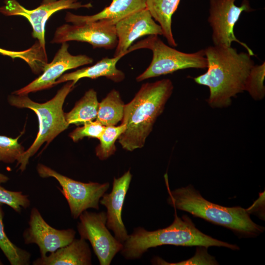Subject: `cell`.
Instances as JSON below:
<instances>
[{
    "mask_svg": "<svg viewBox=\"0 0 265 265\" xmlns=\"http://www.w3.org/2000/svg\"><path fill=\"white\" fill-rule=\"evenodd\" d=\"M75 84L68 81L57 92L51 100L38 103L30 99L27 95H19L12 94L8 97L9 104L18 108H26L33 110L37 115L39 121V131L30 147L25 151L17 161L19 170L24 171L29 159L46 142H51L60 133L67 129L69 125L67 122L63 106L69 93Z\"/></svg>",
    "mask_w": 265,
    "mask_h": 265,
    "instance_id": "5b68a950",
    "label": "cell"
},
{
    "mask_svg": "<svg viewBox=\"0 0 265 265\" xmlns=\"http://www.w3.org/2000/svg\"><path fill=\"white\" fill-rule=\"evenodd\" d=\"M174 86L168 79L143 84L132 100L125 105L121 124L126 126L118 138L122 148L128 151L141 148L162 113Z\"/></svg>",
    "mask_w": 265,
    "mask_h": 265,
    "instance_id": "7a4b0ae2",
    "label": "cell"
},
{
    "mask_svg": "<svg viewBox=\"0 0 265 265\" xmlns=\"http://www.w3.org/2000/svg\"><path fill=\"white\" fill-rule=\"evenodd\" d=\"M181 0H145L146 8L161 26L169 45L177 46L172 30V18Z\"/></svg>",
    "mask_w": 265,
    "mask_h": 265,
    "instance_id": "d6986e66",
    "label": "cell"
},
{
    "mask_svg": "<svg viewBox=\"0 0 265 265\" xmlns=\"http://www.w3.org/2000/svg\"><path fill=\"white\" fill-rule=\"evenodd\" d=\"M0 54L9 56L13 59H22L29 66L34 65L38 59V52L34 46L23 51H9L0 48Z\"/></svg>",
    "mask_w": 265,
    "mask_h": 265,
    "instance_id": "f1b7e54d",
    "label": "cell"
},
{
    "mask_svg": "<svg viewBox=\"0 0 265 265\" xmlns=\"http://www.w3.org/2000/svg\"><path fill=\"white\" fill-rule=\"evenodd\" d=\"M174 209V220L166 228L153 231L142 227L134 228L123 243L120 251L122 255L127 260L139 259L149 249L162 245L204 246L207 248L217 246L234 250L239 249L237 245L218 240L203 233L187 215L180 217Z\"/></svg>",
    "mask_w": 265,
    "mask_h": 265,
    "instance_id": "3957f363",
    "label": "cell"
},
{
    "mask_svg": "<svg viewBox=\"0 0 265 265\" xmlns=\"http://www.w3.org/2000/svg\"><path fill=\"white\" fill-rule=\"evenodd\" d=\"M145 8V0H112L108 6L95 14L82 16L67 12L65 20L73 24L101 21L115 25L129 15Z\"/></svg>",
    "mask_w": 265,
    "mask_h": 265,
    "instance_id": "2e32d148",
    "label": "cell"
},
{
    "mask_svg": "<svg viewBox=\"0 0 265 265\" xmlns=\"http://www.w3.org/2000/svg\"><path fill=\"white\" fill-rule=\"evenodd\" d=\"M99 104L96 91L93 89L88 90L74 108L65 113L67 122L69 125H80L93 121L97 117Z\"/></svg>",
    "mask_w": 265,
    "mask_h": 265,
    "instance_id": "ffe728a7",
    "label": "cell"
},
{
    "mask_svg": "<svg viewBox=\"0 0 265 265\" xmlns=\"http://www.w3.org/2000/svg\"><path fill=\"white\" fill-rule=\"evenodd\" d=\"M204 51L207 71L194 78V81L209 87L207 102L211 107H227L232 98L244 91L246 79L254 62L247 52L238 53L232 46H210Z\"/></svg>",
    "mask_w": 265,
    "mask_h": 265,
    "instance_id": "6da1fadb",
    "label": "cell"
},
{
    "mask_svg": "<svg viewBox=\"0 0 265 265\" xmlns=\"http://www.w3.org/2000/svg\"><path fill=\"white\" fill-rule=\"evenodd\" d=\"M132 178L130 170L118 178L114 177L111 192L105 193L100 200V203L107 209V228L113 231L114 237L122 244L129 236L122 221V211Z\"/></svg>",
    "mask_w": 265,
    "mask_h": 265,
    "instance_id": "9a60e30c",
    "label": "cell"
},
{
    "mask_svg": "<svg viewBox=\"0 0 265 265\" xmlns=\"http://www.w3.org/2000/svg\"><path fill=\"white\" fill-rule=\"evenodd\" d=\"M19 137L13 138L0 135V161L13 163L18 160L25 152L24 147L18 142Z\"/></svg>",
    "mask_w": 265,
    "mask_h": 265,
    "instance_id": "d4e9b609",
    "label": "cell"
},
{
    "mask_svg": "<svg viewBox=\"0 0 265 265\" xmlns=\"http://www.w3.org/2000/svg\"><path fill=\"white\" fill-rule=\"evenodd\" d=\"M124 106L119 91L113 89L99 103L96 120L105 127L115 126L123 119Z\"/></svg>",
    "mask_w": 265,
    "mask_h": 265,
    "instance_id": "44dd1931",
    "label": "cell"
},
{
    "mask_svg": "<svg viewBox=\"0 0 265 265\" xmlns=\"http://www.w3.org/2000/svg\"><path fill=\"white\" fill-rule=\"evenodd\" d=\"M79 218L77 229L80 238L89 240L101 265H109L115 255L122 250L123 244L108 230L106 212L86 210Z\"/></svg>",
    "mask_w": 265,
    "mask_h": 265,
    "instance_id": "9c48e42d",
    "label": "cell"
},
{
    "mask_svg": "<svg viewBox=\"0 0 265 265\" xmlns=\"http://www.w3.org/2000/svg\"><path fill=\"white\" fill-rule=\"evenodd\" d=\"M71 41L87 42L93 48L113 49L117 44L115 25L101 21L64 24L56 29L51 42L62 43Z\"/></svg>",
    "mask_w": 265,
    "mask_h": 265,
    "instance_id": "8fae6325",
    "label": "cell"
},
{
    "mask_svg": "<svg viewBox=\"0 0 265 265\" xmlns=\"http://www.w3.org/2000/svg\"><path fill=\"white\" fill-rule=\"evenodd\" d=\"M3 265L2 263L1 262V261L0 260V265Z\"/></svg>",
    "mask_w": 265,
    "mask_h": 265,
    "instance_id": "4dcf8cb0",
    "label": "cell"
},
{
    "mask_svg": "<svg viewBox=\"0 0 265 265\" xmlns=\"http://www.w3.org/2000/svg\"><path fill=\"white\" fill-rule=\"evenodd\" d=\"M76 231L73 229L58 230L51 226L43 218L38 210L31 211L28 227L23 233L25 244H36L41 256L47 255L64 247L75 238Z\"/></svg>",
    "mask_w": 265,
    "mask_h": 265,
    "instance_id": "7c38bea8",
    "label": "cell"
},
{
    "mask_svg": "<svg viewBox=\"0 0 265 265\" xmlns=\"http://www.w3.org/2000/svg\"><path fill=\"white\" fill-rule=\"evenodd\" d=\"M236 0H210L208 21L212 29L213 45L230 47L232 42H236L243 47L251 56H254L252 49L237 39L234 32V26L241 13L254 9L248 0H243L239 6L235 4Z\"/></svg>",
    "mask_w": 265,
    "mask_h": 265,
    "instance_id": "ba28073f",
    "label": "cell"
},
{
    "mask_svg": "<svg viewBox=\"0 0 265 265\" xmlns=\"http://www.w3.org/2000/svg\"><path fill=\"white\" fill-rule=\"evenodd\" d=\"M265 78V62L261 64L254 65L247 77L244 91H247L255 100L263 99L265 95L264 84Z\"/></svg>",
    "mask_w": 265,
    "mask_h": 265,
    "instance_id": "cb8c5ba5",
    "label": "cell"
},
{
    "mask_svg": "<svg viewBox=\"0 0 265 265\" xmlns=\"http://www.w3.org/2000/svg\"><path fill=\"white\" fill-rule=\"evenodd\" d=\"M140 49L152 51L153 57L149 66L136 78L137 82L180 70L207 68L204 49L193 53L182 52L166 45L158 35H150L137 42L128 49L127 53Z\"/></svg>",
    "mask_w": 265,
    "mask_h": 265,
    "instance_id": "8992f818",
    "label": "cell"
},
{
    "mask_svg": "<svg viewBox=\"0 0 265 265\" xmlns=\"http://www.w3.org/2000/svg\"><path fill=\"white\" fill-rule=\"evenodd\" d=\"M9 178L5 175L0 173V184L1 183H4L7 182Z\"/></svg>",
    "mask_w": 265,
    "mask_h": 265,
    "instance_id": "f546056e",
    "label": "cell"
},
{
    "mask_svg": "<svg viewBox=\"0 0 265 265\" xmlns=\"http://www.w3.org/2000/svg\"><path fill=\"white\" fill-rule=\"evenodd\" d=\"M37 171L41 178H54L59 183L60 192L66 199L74 219L88 209L99 210L100 200L109 187V183H82L64 176L42 164Z\"/></svg>",
    "mask_w": 265,
    "mask_h": 265,
    "instance_id": "52a82bcc",
    "label": "cell"
},
{
    "mask_svg": "<svg viewBox=\"0 0 265 265\" xmlns=\"http://www.w3.org/2000/svg\"><path fill=\"white\" fill-rule=\"evenodd\" d=\"M126 129V125L123 124L117 126L105 127L99 139L100 144L96 148V156L100 159L105 160L115 153V143Z\"/></svg>",
    "mask_w": 265,
    "mask_h": 265,
    "instance_id": "603a6c76",
    "label": "cell"
},
{
    "mask_svg": "<svg viewBox=\"0 0 265 265\" xmlns=\"http://www.w3.org/2000/svg\"><path fill=\"white\" fill-rule=\"evenodd\" d=\"M0 12L5 16H21L26 18L32 28V37L38 40L45 49V26L50 17L55 12L65 9L89 8L91 3L82 4L78 0H43L40 5L33 9H27L17 0H4Z\"/></svg>",
    "mask_w": 265,
    "mask_h": 265,
    "instance_id": "30bf717a",
    "label": "cell"
},
{
    "mask_svg": "<svg viewBox=\"0 0 265 265\" xmlns=\"http://www.w3.org/2000/svg\"><path fill=\"white\" fill-rule=\"evenodd\" d=\"M3 213L0 206V248L11 265L30 264V254L14 244L7 237L3 223Z\"/></svg>",
    "mask_w": 265,
    "mask_h": 265,
    "instance_id": "7402d4cb",
    "label": "cell"
},
{
    "mask_svg": "<svg viewBox=\"0 0 265 265\" xmlns=\"http://www.w3.org/2000/svg\"><path fill=\"white\" fill-rule=\"evenodd\" d=\"M74 130L69 136L74 142H77L85 137L100 138L105 126L102 125L98 121H91Z\"/></svg>",
    "mask_w": 265,
    "mask_h": 265,
    "instance_id": "83f0119b",
    "label": "cell"
},
{
    "mask_svg": "<svg viewBox=\"0 0 265 265\" xmlns=\"http://www.w3.org/2000/svg\"><path fill=\"white\" fill-rule=\"evenodd\" d=\"M117 44L113 56L127 54L128 49L139 38L161 35L163 31L145 8L125 17L115 25Z\"/></svg>",
    "mask_w": 265,
    "mask_h": 265,
    "instance_id": "5bb4252c",
    "label": "cell"
},
{
    "mask_svg": "<svg viewBox=\"0 0 265 265\" xmlns=\"http://www.w3.org/2000/svg\"><path fill=\"white\" fill-rule=\"evenodd\" d=\"M6 205L16 212L20 213L23 209L27 208L30 201L27 195L21 191H12L7 190L0 186V206Z\"/></svg>",
    "mask_w": 265,
    "mask_h": 265,
    "instance_id": "484cf974",
    "label": "cell"
},
{
    "mask_svg": "<svg viewBox=\"0 0 265 265\" xmlns=\"http://www.w3.org/2000/svg\"><path fill=\"white\" fill-rule=\"evenodd\" d=\"M164 178L168 193L167 202L174 209L188 212L244 237H256L264 231V227L251 219L248 209L239 206L227 207L211 202L191 185L172 191L166 174Z\"/></svg>",
    "mask_w": 265,
    "mask_h": 265,
    "instance_id": "277c9868",
    "label": "cell"
},
{
    "mask_svg": "<svg viewBox=\"0 0 265 265\" xmlns=\"http://www.w3.org/2000/svg\"><path fill=\"white\" fill-rule=\"evenodd\" d=\"M207 248L199 246L196 248L195 255L191 258L178 263H168L162 259L156 257L152 263L155 265H218L214 258L207 252Z\"/></svg>",
    "mask_w": 265,
    "mask_h": 265,
    "instance_id": "4316f807",
    "label": "cell"
},
{
    "mask_svg": "<svg viewBox=\"0 0 265 265\" xmlns=\"http://www.w3.org/2000/svg\"><path fill=\"white\" fill-rule=\"evenodd\" d=\"M123 56L120 55L112 58L104 57L92 66L63 74L56 80L55 85L69 81L75 84L82 78L94 79L101 77H106L115 82H121L125 79V75L117 68L116 64Z\"/></svg>",
    "mask_w": 265,
    "mask_h": 265,
    "instance_id": "ac0fdd59",
    "label": "cell"
},
{
    "mask_svg": "<svg viewBox=\"0 0 265 265\" xmlns=\"http://www.w3.org/2000/svg\"><path fill=\"white\" fill-rule=\"evenodd\" d=\"M91 252L86 240L74 238L68 245L49 255L40 256L33 262L34 265H90Z\"/></svg>",
    "mask_w": 265,
    "mask_h": 265,
    "instance_id": "e0dca14e",
    "label": "cell"
},
{
    "mask_svg": "<svg viewBox=\"0 0 265 265\" xmlns=\"http://www.w3.org/2000/svg\"><path fill=\"white\" fill-rule=\"evenodd\" d=\"M68 48L67 42L61 43L52 62L45 65L41 75L13 94L27 95L30 92L50 88L55 85L56 80L66 71L93 62V59L87 55L71 54Z\"/></svg>",
    "mask_w": 265,
    "mask_h": 265,
    "instance_id": "4fadbf2b",
    "label": "cell"
}]
</instances>
